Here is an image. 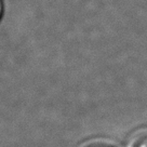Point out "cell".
Listing matches in <instances>:
<instances>
[{
	"mask_svg": "<svg viewBox=\"0 0 147 147\" xmlns=\"http://www.w3.org/2000/svg\"><path fill=\"white\" fill-rule=\"evenodd\" d=\"M134 147H147V136L143 138L141 140H138V142L135 143Z\"/></svg>",
	"mask_w": 147,
	"mask_h": 147,
	"instance_id": "obj_1",
	"label": "cell"
},
{
	"mask_svg": "<svg viewBox=\"0 0 147 147\" xmlns=\"http://www.w3.org/2000/svg\"><path fill=\"white\" fill-rule=\"evenodd\" d=\"M1 12H2V5H1V0H0V15H1Z\"/></svg>",
	"mask_w": 147,
	"mask_h": 147,
	"instance_id": "obj_2",
	"label": "cell"
},
{
	"mask_svg": "<svg viewBox=\"0 0 147 147\" xmlns=\"http://www.w3.org/2000/svg\"><path fill=\"white\" fill-rule=\"evenodd\" d=\"M92 147H107V146H92Z\"/></svg>",
	"mask_w": 147,
	"mask_h": 147,
	"instance_id": "obj_3",
	"label": "cell"
}]
</instances>
